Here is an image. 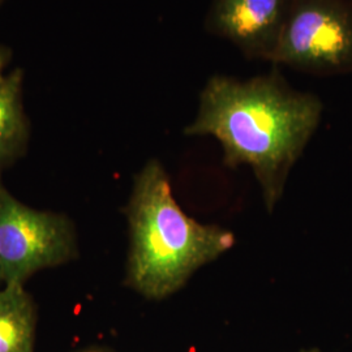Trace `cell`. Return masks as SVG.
<instances>
[{
  "label": "cell",
  "instance_id": "obj_9",
  "mask_svg": "<svg viewBox=\"0 0 352 352\" xmlns=\"http://www.w3.org/2000/svg\"><path fill=\"white\" fill-rule=\"evenodd\" d=\"M4 277H3V269H1V263H0V287L4 286Z\"/></svg>",
  "mask_w": 352,
  "mask_h": 352
},
{
  "label": "cell",
  "instance_id": "obj_10",
  "mask_svg": "<svg viewBox=\"0 0 352 352\" xmlns=\"http://www.w3.org/2000/svg\"><path fill=\"white\" fill-rule=\"evenodd\" d=\"M300 352H320L317 349H311V350H302V351Z\"/></svg>",
  "mask_w": 352,
  "mask_h": 352
},
{
  "label": "cell",
  "instance_id": "obj_3",
  "mask_svg": "<svg viewBox=\"0 0 352 352\" xmlns=\"http://www.w3.org/2000/svg\"><path fill=\"white\" fill-rule=\"evenodd\" d=\"M78 256L74 222L62 213L39 210L17 200L0 176V263L4 283L25 285L39 270Z\"/></svg>",
  "mask_w": 352,
  "mask_h": 352
},
{
  "label": "cell",
  "instance_id": "obj_6",
  "mask_svg": "<svg viewBox=\"0 0 352 352\" xmlns=\"http://www.w3.org/2000/svg\"><path fill=\"white\" fill-rule=\"evenodd\" d=\"M30 123L24 107V72L14 69L0 82V176L25 155Z\"/></svg>",
  "mask_w": 352,
  "mask_h": 352
},
{
  "label": "cell",
  "instance_id": "obj_7",
  "mask_svg": "<svg viewBox=\"0 0 352 352\" xmlns=\"http://www.w3.org/2000/svg\"><path fill=\"white\" fill-rule=\"evenodd\" d=\"M37 308L24 285L0 287V352H34Z\"/></svg>",
  "mask_w": 352,
  "mask_h": 352
},
{
  "label": "cell",
  "instance_id": "obj_5",
  "mask_svg": "<svg viewBox=\"0 0 352 352\" xmlns=\"http://www.w3.org/2000/svg\"><path fill=\"white\" fill-rule=\"evenodd\" d=\"M292 0H210L205 29L231 42L250 59L270 62Z\"/></svg>",
  "mask_w": 352,
  "mask_h": 352
},
{
  "label": "cell",
  "instance_id": "obj_12",
  "mask_svg": "<svg viewBox=\"0 0 352 352\" xmlns=\"http://www.w3.org/2000/svg\"><path fill=\"white\" fill-rule=\"evenodd\" d=\"M88 352H103V351H88Z\"/></svg>",
  "mask_w": 352,
  "mask_h": 352
},
{
  "label": "cell",
  "instance_id": "obj_1",
  "mask_svg": "<svg viewBox=\"0 0 352 352\" xmlns=\"http://www.w3.org/2000/svg\"><path fill=\"white\" fill-rule=\"evenodd\" d=\"M322 102L278 74L239 80L214 75L202 88L187 136H212L230 168L250 166L267 212L280 200L291 168L320 124Z\"/></svg>",
  "mask_w": 352,
  "mask_h": 352
},
{
  "label": "cell",
  "instance_id": "obj_2",
  "mask_svg": "<svg viewBox=\"0 0 352 352\" xmlns=\"http://www.w3.org/2000/svg\"><path fill=\"white\" fill-rule=\"evenodd\" d=\"M126 215V285L151 300L175 294L197 269L217 260L235 243L228 230L201 225L182 210L168 175L155 158L135 177Z\"/></svg>",
  "mask_w": 352,
  "mask_h": 352
},
{
  "label": "cell",
  "instance_id": "obj_8",
  "mask_svg": "<svg viewBox=\"0 0 352 352\" xmlns=\"http://www.w3.org/2000/svg\"><path fill=\"white\" fill-rule=\"evenodd\" d=\"M11 58H12V51L10 50L6 46L0 45V82L6 78L7 76V67L11 63Z\"/></svg>",
  "mask_w": 352,
  "mask_h": 352
},
{
  "label": "cell",
  "instance_id": "obj_4",
  "mask_svg": "<svg viewBox=\"0 0 352 352\" xmlns=\"http://www.w3.org/2000/svg\"><path fill=\"white\" fill-rule=\"evenodd\" d=\"M270 62L315 75L352 69V0H292Z\"/></svg>",
  "mask_w": 352,
  "mask_h": 352
},
{
  "label": "cell",
  "instance_id": "obj_11",
  "mask_svg": "<svg viewBox=\"0 0 352 352\" xmlns=\"http://www.w3.org/2000/svg\"><path fill=\"white\" fill-rule=\"evenodd\" d=\"M3 1H4V0H0V4H1V3H3Z\"/></svg>",
  "mask_w": 352,
  "mask_h": 352
}]
</instances>
